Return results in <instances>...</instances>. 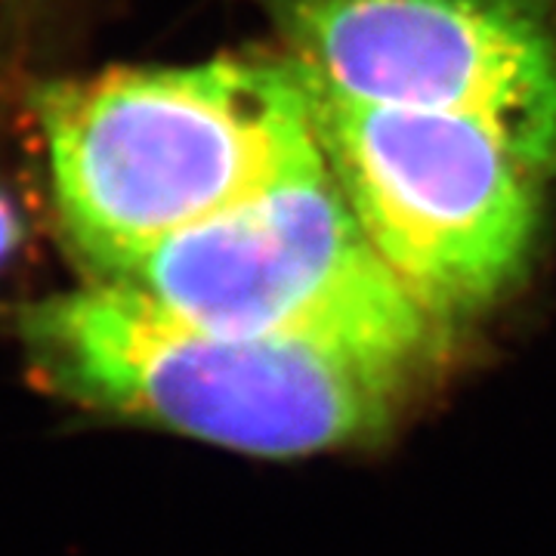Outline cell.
<instances>
[{
    "label": "cell",
    "mask_w": 556,
    "mask_h": 556,
    "mask_svg": "<svg viewBox=\"0 0 556 556\" xmlns=\"http://www.w3.org/2000/svg\"><path fill=\"white\" fill-rule=\"evenodd\" d=\"M62 223L105 278L239 204L328 174L298 65L115 68L38 90Z\"/></svg>",
    "instance_id": "1"
},
{
    "label": "cell",
    "mask_w": 556,
    "mask_h": 556,
    "mask_svg": "<svg viewBox=\"0 0 556 556\" xmlns=\"http://www.w3.org/2000/svg\"><path fill=\"white\" fill-rule=\"evenodd\" d=\"M20 338L47 393L257 457L375 439L405 387L303 346L201 328L118 278L31 303Z\"/></svg>",
    "instance_id": "2"
},
{
    "label": "cell",
    "mask_w": 556,
    "mask_h": 556,
    "mask_svg": "<svg viewBox=\"0 0 556 556\" xmlns=\"http://www.w3.org/2000/svg\"><path fill=\"white\" fill-rule=\"evenodd\" d=\"M118 281L201 328L303 346L399 383L437 346L439 321L328 174L182 229Z\"/></svg>",
    "instance_id": "3"
},
{
    "label": "cell",
    "mask_w": 556,
    "mask_h": 556,
    "mask_svg": "<svg viewBox=\"0 0 556 556\" xmlns=\"http://www.w3.org/2000/svg\"><path fill=\"white\" fill-rule=\"evenodd\" d=\"M306 90L328 174L439 325L477 316L522 276L541 219V170L507 139L460 115Z\"/></svg>",
    "instance_id": "4"
},
{
    "label": "cell",
    "mask_w": 556,
    "mask_h": 556,
    "mask_svg": "<svg viewBox=\"0 0 556 556\" xmlns=\"http://www.w3.org/2000/svg\"><path fill=\"white\" fill-rule=\"evenodd\" d=\"M300 78L340 100L473 118L556 164L547 0H263Z\"/></svg>",
    "instance_id": "5"
},
{
    "label": "cell",
    "mask_w": 556,
    "mask_h": 556,
    "mask_svg": "<svg viewBox=\"0 0 556 556\" xmlns=\"http://www.w3.org/2000/svg\"><path fill=\"white\" fill-rule=\"evenodd\" d=\"M22 244V219L16 204L0 192V269H7V263L20 251Z\"/></svg>",
    "instance_id": "6"
}]
</instances>
